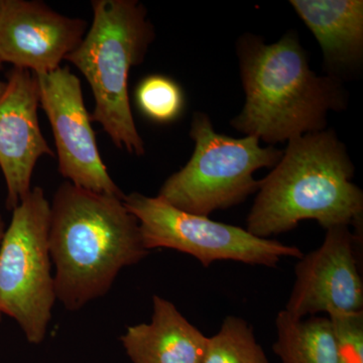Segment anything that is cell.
<instances>
[{
  "instance_id": "obj_1",
  "label": "cell",
  "mask_w": 363,
  "mask_h": 363,
  "mask_svg": "<svg viewBox=\"0 0 363 363\" xmlns=\"http://www.w3.org/2000/svg\"><path fill=\"white\" fill-rule=\"evenodd\" d=\"M49 248L56 297L69 311L108 293L121 269L150 252L123 198L91 192L68 181L52 198Z\"/></svg>"
},
{
  "instance_id": "obj_2",
  "label": "cell",
  "mask_w": 363,
  "mask_h": 363,
  "mask_svg": "<svg viewBox=\"0 0 363 363\" xmlns=\"http://www.w3.org/2000/svg\"><path fill=\"white\" fill-rule=\"evenodd\" d=\"M271 174L259 181L247 219L248 233L269 238L313 219L323 228L359 226L363 193L352 183L354 167L333 130L289 140Z\"/></svg>"
},
{
  "instance_id": "obj_3",
  "label": "cell",
  "mask_w": 363,
  "mask_h": 363,
  "mask_svg": "<svg viewBox=\"0 0 363 363\" xmlns=\"http://www.w3.org/2000/svg\"><path fill=\"white\" fill-rule=\"evenodd\" d=\"M242 111L235 130L269 143H283L324 130L328 111L343 109V88L335 77H319L295 33L264 44L247 35L238 45Z\"/></svg>"
},
{
  "instance_id": "obj_4",
  "label": "cell",
  "mask_w": 363,
  "mask_h": 363,
  "mask_svg": "<svg viewBox=\"0 0 363 363\" xmlns=\"http://www.w3.org/2000/svg\"><path fill=\"white\" fill-rule=\"evenodd\" d=\"M93 21L81 44L66 57L83 74L95 100L91 121L102 126L119 150L143 156L136 128L128 76L143 63L155 30L145 7L136 0H93Z\"/></svg>"
},
{
  "instance_id": "obj_5",
  "label": "cell",
  "mask_w": 363,
  "mask_h": 363,
  "mask_svg": "<svg viewBox=\"0 0 363 363\" xmlns=\"http://www.w3.org/2000/svg\"><path fill=\"white\" fill-rule=\"evenodd\" d=\"M190 136L195 142L190 161L169 177L157 197L172 206L208 216L240 204L259 190L255 171L274 168L283 150L262 147L259 138H234L214 130L207 114L196 112Z\"/></svg>"
},
{
  "instance_id": "obj_6",
  "label": "cell",
  "mask_w": 363,
  "mask_h": 363,
  "mask_svg": "<svg viewBox=\"0 0 363 363\" xmlns=\"http://www.w3.org/2000/svg\"><path fill=\"white\" fill-rule=\"evenodd\" d=\"M51 203L40 187L13 210L0 242V314L13 318L32 344L44 341L57 300L49 248Z\"/></svg>"
},
{
  "instance_id": "obj_7",
  "label": "cell",
  "mask_w": 363,
  "mask_h": 363,
  "mask_svg": "<svg viewBox=\"0 0 363 363\" xmlns=\"http://www.w3.org/2000/svg\"><path fill=\"white\" fill-rule=\"evenodd\" d=\"M123 203L140 224L145 250L169 248L192 255L208 267L217 260H233L252 266L274 267L283 257L300 259V248L278 240L260 238L241 227L188 213L161 198L133 192Z\"/></svg>"
},
{
  "instance_id": "obj_8",
  "label": "cell",
  "mask_w": 363,
  "mask_h": 363,
  "mask_svg": "<svg viewBox=\"0 0 363 363\" xmlns=\"http://www.w3.org/2000/svg\"><path fill=\"white\" fill-rule=\"evenodd\" d=\"M55 138L60 174L76 187L124 198L100 156L80 79L69 67L35 74Z\"/></svg>"
},
{
  "instance_id": "obj_9",
  "label": "cell",
  "mask_w": 363,
  "mask_h": 363,
  "mask_svg": "<svg viewBox=\"0 0 363 363\" xmlns=\"http://www.w3.org/2000/svg\"><path fill=\"white\" fill-rule=\"evenodd\" d=\"M355 245L350 227L327 229L321 247L296 264L286 311L300 319L322 312L362 311L363 283Z\"/></svg>"
},
{
  "instance_id": "obj_10",
  "label": "cell",
  "mask_w": 363,
  "mask_h": 363,
  "mask_svg": "<svg viewBox=\"0 0 363 363\" xmlns=\"http://www.w3.org/2000/svg\"><path fill=\"white\" fill-rule=\"evenodd\" d=\"M87 21L37 0H0V61L33 74L60 68L84 39Z\"/></svg>"
},
{
  "instance_id": "obj_11",
  "label": "cell",
  "mask_w": 363,
  "mask_h": 363,
  "mask_svg": "<svg viewBox=\"0 0 363 363\" xmlns=\"http://www.w3.org/2000/svg\"><path fill=\"white\" fill-rule=\"evenodd\" d=\"M0 100V169L6 185V208L13 210L30 192L33 169L40 157L55 156L40 128L37 77L13 68Z\"/></svg>"
},
{
  "instance_id": "obj_12",
  "label": "cell",
  "mask_w": 363,
  "mask_h": 363,
  "mask_svg": "<svg viewBox=\"0 0 363 363\" xmlns=\"http://www.w3.org/2000/svg\"><path fill=\"white\" fill-rule=\"evenodd\" d=\"M152 321L128 327L121 337L133 363H202L208 337L175 305L152 297Z\"/></svg>"
},
{
  "instance_id": "obj_13",
  "label": "cell",
  "mask_w": 363,
  "mask_h": 363,
  "mask_svg": "<svg viewBox=\"0 0 363 363\" xmlns=\"http://www.w3.org/2000/svg\"><path fill=\"white\" fill-rule=\"evenodd\" d=\"M291 4L316 38L332 70L362 61V0H293Z\"/></svg>"
},
{
  "instance_id": "obj_14",
  "label": "cell",
  "mask_w": 363,
  "mask_h": 363,
  "mask_svg": "<svg viewBox=\"0 0 363 363\" xmlns=\"http://www.w3.org/2000/svg\"><path fill=\"white\" fill-rule=\"evenodd\" d=\"M274 353L281 363H337L336 345L328 317L304 320L281 310L276 318Z\"/></svg>"
},
{
  "instance_id": "obj_15",
  "label": "cell",
  "mask_w": 363,
  "mask_h": 363,
  "mask_svg": "<svg viewBox=\"0 0 363 363\" xmlns=\"http://www.w3.org/2000/svg\"><path fill=\"white\" fill-rule=\"evenodd\" d=\"M202 363H271L252 327L240 317L228 316L219 331L208 337Z\"/></svg>"
},
{
  "instance_id": "obj_16",
  "label": "cell",
  "mask_w": 363,
  "mask_h": 363,
  "mask_svg": "<svg viewBox=\"0 0 363 363\" xmlns=\"http://www.w3.org/2000/svg\"><path fill=\"white\" fill-rule=\"evenodd\" d=\"M135 98L140 111L159 123L176 121L185 105L180 86L167 76L150 75L143 79L138 86Z\"/></svg>"
},
{
  "instance_id": "obj_17",
  "label": "cell",
  "mask_w": 363,
  "mask_h": 363,
  "mask_svg": "<svg viewBox=\"0 0 363 363\" xmlns=\"http://www.w3.org/2000/svg\"><path fill=\"white\" fill-rule=\"evenodd\" d=\"M337 363H363V311L328 314Z\"/></svg>"
},
{
  "instance_id": "obj_18",
  "label": "cell",
  "mask_w": 363,
  "mask_h": 363,
  "mask_svg": "<svg viewBox=\"0 0 363 363\" xmlns=\"http://www.w3.org/2000/svg\"><path fill=\"white\" fill-rule=\"evenodd\" d=\"M6 222L4 220V217L0 214V242H1L2 238H4V231H6ZM2 315L0 314V321H1Z\"/></svg>"
},
{
  "instance_id": "obj_19",
  "label": "cell",
  "mask_w": 363,
  "mask_h": 363,
  "mask_svg": "<svg viewBox=\"0 0 363 363\" xmlns=\"http://www.w3.org/2000/svg\"><path fill=\"white\" fill-rule=\"evenodd\" d=\"M7 88L6 81L0 80V100L4 97V93H6Z\"/></svg>"
},
{
  "instance_id": "obj_20",
  "label": "cell",
  "mask_w": 363,
  "mask_h": 363,
  "mask_svg": "<svg viewBox=\"0 0 363 363\" xmlns=\"http://www.w3.org/2000/svg\"><path fill=\"white\" fill-rule=\"evenodd\" d=\"M2 68H4V63H2L1 61H0V70H1Z\"/></svg>"
}]
</instances>
